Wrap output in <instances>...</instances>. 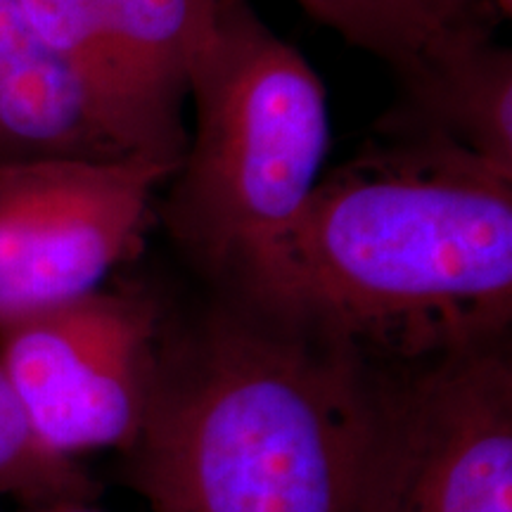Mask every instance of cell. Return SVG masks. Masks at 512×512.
Listing matches in <instances>:
<instances>
[{"label":"cell","mask_w":512,"mask_h":512,"mask_svg":"<svg viewBox=\"0 0 512 512\" xmlns=\"http://www.w3.org/2000/svg\"><path fill=\"white\" fill-rule=\"evenodd\" d=\"M392 366L211 290L166 318L131 484L155 512H380Z\"/></svg>","instance_id":"obj_1"},{"label":"cell","mask_w":512,"mask_h":512,"mask_svg":"<svg viewBox=\"0 0 512 512\" xmlns=\"http://www.w3.org/2000/svg\"><path fill=\"white\" fill-rule=\"evenodd\" d=\"M221 292L387 366L505 342L512 174L437 138L373 131Z\"/></svg>","instance_id":"obj_2"},{"label":"cell","mask_w":512,"mask_h":512,"mask_svg":"<svg viewBox=\"0 0 512 512\" xmlns=\"http://www.w3.org/2000/svg\"><path fill=\"white\" fill-rule=\"evenodd\" d=\"M195 131L157 200L188 264L230 290L290 233L325 174V86L247 0H223L188 79Z\"/></svg>","instance_id":"obj_3"},{"label":"cell","mask_w":512,"mask_h":512,"mask_svg":"<svg viewBox=\"0 0 512 512\" xmlns=\"http://www.w3.org/2000/svg\"><path fill=\"white\" fill-rule=\"evenodd\" d=\"M181 159L0 162V325L105 287L138 256Z\"/></svg>","instance_id":"obj_4"},{"label":"cell","mask_w":512,"mask_h":512,"mask_svg":"<svg viewBox=\"0 0 512 512\" xmlns=\"http://www.w3.org/2000/svg\"><path fill=\"white\" fill-rule=\"evenodd\" d=\"M164 306L138 285L100 287L0 325V370L50 453L128 451L143 422Z\"/></svg>","instance_id":"obj_5"},{"label":"cell","mask_w":512,"mask_h":512,"mask_svg":"<svg viewBox=\"0 0 512 512\" xmlns=\"http://www.w3.org/2000/svg\"><path fill=\"white\" fill-rule=\"evenodd\" d=\"M380 512H512L505 342L392 366V444Z\"/></svg>","instance_id":"obj_6"},{"label":"cell","mask_w":512,"mask_h":512,"mask_svg":"<svg viewBox=\"0 0 512 512\" xmlns=\"http://www.w3.org/2000/svg\"><path fill=\"white\" fill-rule=\"evenodd\" d=\"M223 0H19L102 105L155 150L183 157L181 110Z\"/></svg>","instance_id":"obj_7"},{"label":"cell","mask_w":512,"mask_h":512,"mask_svg":"<svg viewBox=\"0 0 512 512\" xmlns=\"http://www.w3.org/2000/svg\"><path fill=\"white\" fill-rule=\"evenodd\" d=\"M0 155V162L174 157L155 150L83 86L19 0H0Z\"/></svg>","instance_id":"obj_8"},{"label":"cell","mask_w":512,"mask_h":512,"mask_svg":"<svg viewBox=\"0 0 512 512\" xmlns=\"http://www.w3.org/2000/svg\"><path fill=\"white\" fill-rule=\"evenodd\" d=\"M399 76L375 131L437 138L512 174V53L479 38Z\"/></svg>","instance_id":"obj_9"},{"label":"cell","mask_w":512,"mask_h":512,"mask_svg":"<svg viewBox=\"0 0 512 512\" xmlns=\"http://www.w3.org/2000/svg\"><path fill=\"white\" fill-rule=\"evenodd\" d=\"M306 15L396 74L494 36L486 0H294Z\"/></svg>","instance_id":"obj_10"},{"label":"cell","mask_w":512,"mask_h":512,"mask_svg":"<svg viewBox=\"0 0 512 512\" xmlns=\"http://www.w3.org/2000/svg\"><path fill=\"white\" fill-rule=\"evenodd\" d=\"M0 496L31 510L86 503L95 496L91 477L76 460L50 453L31 430L27 413L0 370Z\"/></svg>","instance_id":"obj_11"},{"label":"cell","mask_w":512,"mask_h":512,"mask_svg":"<svg viewBox=\"0 0 512 512\" xmlns=\"http://www.w3.org/2000/svg\"><path fill=\"white\" fill-rule=\"evenodd\" d=\"M34 512H95L88 508L86 503H60V505H48V508H38Z\"/></svg>","instance_id":"obj_12"},{"label":"cell","mask_w":512,"mask_h":512,"mask_svg":"<svg viewBox=\"0 0 512 512\" xmlns=\"http://www.w3.org/2000/svg\"><path fill=\"white\" fill-rule=\"evenodd\" d=\"M486 3H489L491 8L498 12V15H503V17L512 15V0H486Z\"/></svg>","instance_id":"obj_13"}]
</instances>
